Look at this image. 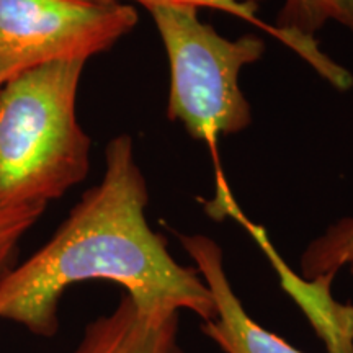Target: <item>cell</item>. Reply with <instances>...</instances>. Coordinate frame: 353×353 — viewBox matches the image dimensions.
I'll use <instances>...</instances> for the list:
<instances>
[{
  "label": "cell",
  "mask_w": 353,
  "mask_h": 353,
  "mask_svg": "<svg viewBox=\"0 0 353 353\" xmlns=\"http://www.w3.org/2000/svg\"><path fill=\"white\" fill-rule=\"evenodd\" d=\"M151 13L170 65L167 114L195 141L208 144L218 165L221 136L237 134L252 123L241 88V72L257 63L265 43L255 34L228 39L203 23L196 8L156 7Z\"/></svg>",
  "instance_id": "cell-3"
},
{
  "label": "cell",
  "mask_w": 353,
  "mask_h": 353,
  "mask_svg": "<svg viewBox=\"0 0 353 353\" xmlns=\"http://www.w3.org/2000/svg\"><path fill=\"white\" fill-rule=\"evenodd\" d=\"M348 267H350V273H352V276H353V262L348 265Z\"/></svg>",
  "instance_id": "cell-12"
},
{
  "label": "cell",
  "mask_w": 353,
  "mask_h": 353,
  "mask_svg": "<svg viewBox=\"0 0 353 353\" xmlns=\"http://www.w3.org/2000/svg\"><path fill=\"white\" fill-rule=\"evenodd\" d=\"M180 245L193 260L216 306L214 319L201 322V332L224 353H304L280 335L260 325L234 291L218 242L205 234L176 232Z\"/></svg>",
  "instance_id": "cell-5"
},
{
  "label": "cell",
  "mask_w": 353,
  "mask_h": 353,
  "mask_svg": "<svg viewBox=\"0 0 353 353\" xmlns=\"http://www.w3.org/2000/svg\"><path fill=\"white\" fill-rule=\"evenodd\" d=\"M149 188L128 134L110 141L105 172L54 236L0 276V321L38 339L59 332V304L70 286L103 280L121 286L143 314L190 311L201 322L216 306L195 267L172 257L164 234L149 226Z\"/></svg>",
  "instance_id": "cell-1"
},
{
  "label": "cell",
  "mask_w": 353,
  "mask_h": 353,
  "mask_svg": "<svg viewBox=\"0 0 353 353\" xmlns=\"http://www.w3.org/2000/svg\"><path fill=\"white\" fill-rule=\"evenodd\" d=\"M85 2L107 6V3H120V0H85ZM134 2L141 3L148 10H152L156 7H188L196 8V10L210 8V10L229 13V15L244 20L245 23L257 26L262 32L283 43L286 48L296 52L325 82H329L337 90H348L353 85V76L350 70H347L343 65L330 59L321 50L319 41L316 38L283 32V30L276 28L273 23H265L263 20H260L259 3L263 2V0H134Z\"/></svg>",
  "instance_id": "cell-8"
},
{
  "label": "cell",
  "mask_w": 353,
  "mask_h": 353,
  "mask_svg": "<svg viewBox=\"0 0 353 353\" xmlns=\"http://www.w3.org/2000/svg\"><path fill=\"white\" fill-rule=\"evenodd\" d=\"M69 353H185L180 341V311L143 314L123 293L112 312L88 322Z\"/></svg>",
  "instance_id": "cell-7"
},
{
  "label": "cell",
  "mask_w": 353,
  "mask_h": 353,
  "mask_svg": "<svg viewBox=\"0 0 353 353\" xmlns=\"http://www.w3.org/2000/svg\"><path fill=\"white\" fill-rule=\"evenodd\" d=\"M2 85H3V83H2V81H0V88H2Z\"/></svg>",
  "instance_id": "cell-13"
},
{
  "label": "cell",
  "mask_w": 353,
  "mask_h": 353,
  "mask_svg": "<svg viewBox=\"0 0 353 353\" xmlns=\"http://www.w3.org/2000/svg\"><path fill=\"white\" fill-rule=\"evenodd\" d=\"M126 3L85 0H0V81L59 61L108 51L138 25Z\"/></svg>",
  "instance_id": "cell-4"
},
{
  "label": "cell",
  "mask_w": 353,
  "mask_h": 353,
  "mask_svg": "<svg viewBox=\"0 0 353 353\" xmlns=\"http://www.w3.org/2000/svg\"><path fill=\"white\" fill-rule=\"evenodd\" d=\"M353 262V216L335 221L321 236L309 242L299 259V275L304 280L337 276Z\"/></svg>",
  "instance_id": "cell-9"
},
{
  "label": "cell",
  "mask_w": 353,
  "mask_h": 353,
  "mask_svg": "<svg viewBox=\"0 0 353 353\" xmlns=\"http://www.w3.org/2000/svg\"><path fill=\"white\" fill-rule=\"evenodd\" d=\"M329 21L353 34V0H285L273 25L283 32L316 38Z\"/></svg>",
  "instance_id": "cell-10"
},
{
  "label": "cell",
  "mask_w": 353,
  "mask_h": 353,
  "mask_svg": "<svg viewBox=\"0 0 353 353\" xmlns=\"http://www.w3.org/2000/svg\"><path fill=\"white\" fill-rule=\"evenodd\" d=\"M44 206L0 210V276L13 267L19 245L44 213Z\"/></svg>",
  "instance_id": "cell-11"
},
{
  "label": "cell",
  "mask_w": 353,
  "mask_h": 353,
  "mask_svg": "<svg viewBox=\"0 0 353 353\" xmlns=\"http://www.w3.org/2000/svg\"><path fill=\"white\" fill-rule=\"evenodd\" d=\"M224 216L239 221L250 232V236L254 237L276 270L281 286L304 309L309 321L312 322V327L316 329V334L327 348V353H353V306L339 303L334 298V278L322 276L317 280H304L299 273L291 270L272 245L267 231L247 219L244 213H241L239 205L234 200V196L224 203L223 218Z\"/></svg>",
  "instance_id": "cell-6"
},
{
  "label": "cell",
  "mask_w": 353,
  "mask_h": 353,
  "mask_svg": "<svg viewBox=\"0 0 353 353\" xmlns=\"http://www.w3.org/2000/svg\"><path fill=\"white\" fill-rule=\"evenodd\" d=\"M85 64H44L0 88V210L46 208L87 176L92 141L76 110Z\"/></svg>",
  "instance_id": "cell-2"
}]
</instances>
